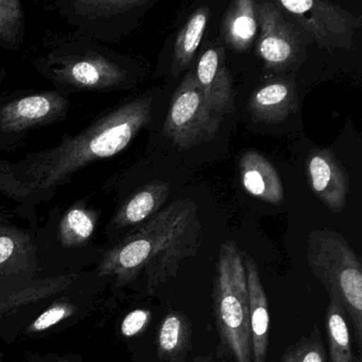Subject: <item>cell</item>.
Segmentation results:
<instances>
[{"label": "cell", "instance_id": "6da1fadb", "mask_svg": "<svg viewBox=\"0 0 362 362\" xmlns=\"http://www.w3.org/2000/svg\"><path fill=\"white\" fill-rule=\"evenodd\" d=\"M153 97H139L114 109L59 145L20 162L0 160V192L23 204L49 200L57 188L95 162L124 151L151 122Z\"/></svg>", "mask_w": 362, "mask_h": 362}, {"label": "cell", "instance_id": "7a4b0ae2", "mask_svg": "<svg viewBox=\"0 0 362 362\" xmlns=\"http://www.w3.org/2000/svg\"><path fill=\"white\" fill-rule=\"evenodd\" d=\"M202 241L198 205L180 199L112 247L99 266V275L113 276L118 286L141 279L144 291L151 296L177 276L182 262L197 255Z\"/></svg>", "mask_w": 362, "mask_h": 362}, {"label": "cell", "instance_id": "3957f363", "mask_svg": "<svg viewBox=\"0 0 362 362\" xmlns=\"http://www.w3.org/2000/svg\"><path fill=\"white\" fill-rule=\"evenodd\" d=\"M306 259L330 300L351 321L359 354L362 347V264L355 250L339 233L328 228L308 235Z\"/></svg>", "mask_w": 362, "mask_h": 362}, {"label": "cell", "instance_id": "277c9868", "mask_svg": "<svg viewBox=\"0 0 362 362\" xmlns=\"http://www.w3.org/2000/svg\"><path fill=\"white\" fill-rule=\"evenodd\" d=\"M216 325L235 362H252L249 294L243 252L235 241L221 243L213 287Z\"/></svg>", "mask_w": 362, "mask_h": 362}, {"label": "cell", "instance_id": "5b68a950", "mask_svg": "<svg viewBox=\"0 0 362 362\" xmlns=\"http://www.w3.org/2000/svg\"><path fill=\"white\" fill-rule=\"evenodd\" d=\"M79 35L80 39L64 42L37 60V71L64 90L105 92L122 86L126 71L99 52L97 44Z\"/></svg>", "mask_w": 362, "mask_h": 362}, {"label": "cell", "instance_id": "8992f818", "mask_svg": "<svg viewBox=\"0 0 362 362\" xmlns=\"http://www.w3.org/2000/svg\"><path fill=\"white\" fill-rule=\"evenodd\" d=\"M222 120L205 103L194 73L188 74L171 99L163 134L175 147L187 150L215 139Z\"/></svg>", "mask_w": 362, "mask_h": 362}, {"label": "cell", "instance_id": "52a82bcc", "mask_svg": "<svg viewBox=\"0 0 362 362\" xmlns=\"http://www.w3.org/2000/svg\"><path fill=\"white\" fill-rule=\"evenodd\" d=\"M283 12L294 18L317 45L328 50L351 49L354 33L361 26V18L340 6L322 0L274 1Z\"/></svg>", "mask_w": 362, "mask_h": 362}, {"label": "cell", "instance_id": "ba28073f", "mask_svg": "<svg viewBox=\"0 0 362 362\" xmlns=\"http://www.w3.org/2000/svg\"><path fill=\"white\" fill-rule=\"evenodd\" d=\"M256 10L260 27L257 52L266 69L284 71L300 64L305 58V46L284 12L274 1L256 3Z\"/></svg>", "mask_w": 362, "mask_h": 362}, {"label": "cell", "instance_id": "9c48e42d", "mask_svg": "<svg viewBox=\"0 0 362 362\" xmlns=\"http://www.w3.org/2000/svg\"><path fill=\"white\" fill-rule=\"evenodd\" d=\"M69 99L59 90L27 95L0 105V134L13 136L66 118Z\"/></svg>", "mask_w": 362, "mask_h": 362}, {"label": "cell", "instance_id": "30bf717a", "mask_svg": "<svg viewBox=\"0 0 362 362\" xmlns=\"http://www.w3.org/2000/svg\"><path fill=\"white\" fill-rule=\"evenodd\" d=\"M307 175L315 196L332 211H341L347 202L349 175L334 152L313 150L307 158Z\"/></svg>", "mask_w": 362, "mask_h": 362}, {"label": "cell", "instance_id": "8fae6325", "mask_svg": "<svg viewBox=\"0 0 362 362\" xmlns=\"http://www.w3.org/2000/svg\"><path fill=\"white\" fill-rule=\"evenodd\" d=\"M194 76L205 103L213 111L222 117L232 113L235 90L223 47L206 50L201 57Z\"/></svg>", "mask_w": 362, "mask_h": 362}, {"label": "cell", "instance_id": "7c38bea8", "mask_svg": "<svg viewBox=\"0 0 362 362\" xmlns=\"http://www.w3.org/2000/svg\"><path fill=\"white\" fill-rule=\"evenodd\" d=\"M243 262L249 294L252 362H266L270 336L268 298L255 260L249 254L243 253Z\"/></svg>", "mask_w": 362, "mask_h": 362}, {"label": "cell", "instance_id": "4fadbf2b", "mask_svg": "<svg viewBox=\"0 0 362 362\" xmlns=\"http://www.w3.org/2000/svg\"><path fill=\"white\" fill-rule=\"evenodd\" d=\"M296 86L288 80H275L254 90L249 110L258 122L279 124L298 110Z\"/></svg>", "mask_w": 362, "mask_h": 362}, {"label": "cell", "instance_id": "5bb4252c", "mask_svg": "<svg viewBox=\"0 0 362 362\" xmlns=\"http://www.w3.org/2000/svg\"><path fill=\"white\" fill-rule=\"evenodd\" d=\"M241 183L252 196L269 204H281L284 187L281 177L273 165L262 154L247 151L239 162Z\"/></svg>", "mask_w": 362, "mask_h": 362}, {"label": "cell", "instance_id": "9a60e30c", "mask_svg": "<svg viewBox=\"0 0 362 362\" xmlns=\"http://www.w3.org/2000/svg\"><path fill=\"white\" fill-rule=\"evenodd\" d=\"M170 192V184L160 180L141 186L116 211L112 226L116 228L141 226L160 211Z\"/></svg>", "mask_w": 362, "mask_h": 362}, {"label": "cell", "instance_id": "2e32d148", "mask_svg": "<svg viewBox=\"0 0 362 362\" xmlns=\"http://www.w3.org/2000/svg\"><path fill=\"white\" fill-rule=\"evenodd\" d=\"M33 262L35 247L30 237L0 221V281L28 272Z\"/></svg>", "mask_w": 362, "mask_h": 362}, {"label": "cell", "instance_id": "e0dca14e", "mask_svg": "<svg viewBox=\"0 0 362 362\" xmlns=\"http://www.w3.org/2000/svg\"><path fill=\"white\" fill-rule=\"evenodd\" d=\"M192 339V323L187 315L181 311L167 313L156 337L158 357L165 362H185Z\"/></svg>", "mask_w": 362, "mask_h": 362}, {"label": "cell", "instance_id": "ac0fdd59", "mask_svg": "<svg viewBox=\"0 0 362 362\" xmlns=\"http://www.w3.org/2000/svg\"><path fill=\"white\" fill-rule=\"evenodd\" d=\"M258 18L254 0H237L224 16L222 33L230 49L245 52L257 35Z\"/></svg>", "mask_w": 362, "mask_h": 362}, {"label": "cell", "instance_id": "d6986e66", "mask_svg": "<svg viewBox=\"0 0 362 362\" xmlns=\"http://www.w3.org/2000/svg\"><path fill=\"white\" fill-rule=\"evenodd\" d=\"M77 279L76 274L40 279L25 287L0 293V317L25 305L39 302L69 288Z\"/></svg>", "mask_w": 362, "mask_h": 362}, {"label": "cell", "instance_id": "ffe728a7", "mask_svg": "<svg viewBox=\"0 0 362 362\" xmlns=\"http://www.w3.org/2000/svg\"><path fill=\"white\" fill-rule=\"evenodd\" d=\"M211 18V9L206 6L199 8L190 16L175 40L171 73L179 76L192 62L202 42L207 23Z\"/></svg>", "mask_w": 362, "mask_h": 362}, {"label": "cell", "instance_id": "44dd1931", "mask_svg": "<svg viewBox=\"0 0 362 362\" xmlns=\"http://www.w3.org/2000/svg\"><path fill=\"white\" fill-rule=\"evenodd\" d=\"M325 327L329 362H362L361 357L354 353L346 315L340 305L330 298L326 309Z\"/></svg>", "mask_w": 362, "mask_h": 362}, {"label": "cell", "instance_id": "7402d4cb", "mask_svg": "<svg viewBox=\"0 0 362 362\" xmlns=\"http://www.w3.org/2000/svg\"><path fill=\"white\" fill-rule=\"evenodd\" d=\"M96 213L86 204L76 203L59 226V239L64 247H76L90 240L96 228Z\"/></svg>", "mask_w": 362, "mask_h": 362}, {"label": "cell", "instance_id": "603a6c76", "mask_svg": "<svg viewBox=\"0 0 362 362\" xmlns=\"http://www.w3.org/2000/svg\"><path fill=\"white\" fill-rule=\"evenodd\" d=\"M25 37V16L18 0H0V46L18 50Z\"/></svg>", "mask_w": 362, "mask_h": 362}, {"label": "cell", "instance_id": "cb8c5ba5", "mask_svg": "<svg viewBox=\"0 0 362 362\" xmlns=\"http://www.w3.org/2000/svg\"><path fill=\"white\" fill-rule=\"evenodd\" d=\"M281 362H326V351L321 332L315 326L308 336L290 345L281 356Z\"/></svg>", "mask_w": 362, "mask_h": 362}, {"label": "cell", "instance_id": "d4e9b609", "mask_svg": "<svg viewBox=\"0 0 362 362\" xmlns=\"http://www.w3.org/2000/svg\"><path fill=\"white\" fill-rule=\"evenodd\" d=\"M76 308L71 303L61 302L52 305L46 309L40 317H37L28 327V332L37 334V332H45L52 326L57 325L60 322L64 321L75 313Z\"/></svg>", "mask_w": 362, "mask_h": 362}, {"label": "cell", "instance_id": "484cf974", "mask_svg": "<svg viewBox=\"0 0 362 362\" xmlns=\"http://www.w3.org/2000/svg\"><path fill=\"white\" fill-rule=\"evenodd\" d=\"M151 320V313L147 309H136L129 313L122 323V334L127 338L143 332Z\"/></svg>", "mask_w": 362, "mask_h": 362}, {"label": "cell", "instance_id": "4316f807", "mask_svg": "<svg viewBox=\"0 0 362 362\" xmlns=\"http://www.w3.org/2000/svg\"><path fill=\"white\" fill-rule=\"evenodd\" d=\"M194 362H215L211 357H198Z\"/></svg>", "mask_w": 362, "mask_h": 362}, {"label": "cell", "instance_id": "83f0119b", "mask_svg": "<svg viewBox=\"0 0 362 362\" xmlns=\"http://www.w3.org/2000/svg\"><path fill=\"white\" fill-rule=\"evenodd\" d=\"M4 78H5V73L0 69V82L3 81Z\"/></svg>", "mask_w": 362, "mask_h": 362}, {"label": "cell", "instance_id": "f1b7e54d", "mask_svg": "<svg viewBox=\"0 0 362 362\" xmlns=\"http://www.w3.org/2000/svg\"><path fill=\"white\" fill-rule=\"evenodd\" d=\"M57 362H75V361H73V360H71V359H62V360H59V361H57Z\"/></svg>", "mask_w": 362, "mask_h": 362}]
</instances>
